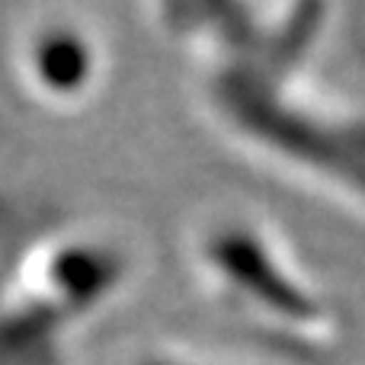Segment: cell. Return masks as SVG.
<instances>
[{
    "mask_svg": "<svg viewBox=\"0 0 365 365\" xmlns=\"http://www.w3.org/2000/svg\"><path fill=\"white\" fill-rule=\"evenodd\" d=\"M192 263L208 302L266 346L317 356L343 336L334 302L257 221L240 215L205 221L192 240Z\"/></svg>",
    "mask_w": 365,
    "mask_h": 365,
    "instance_id": "obj_1",
    "label": "cell"
},
{
    "mask_svg": "<svg viewBox=\"0 0 365 365\" xmlns=\"http://www.w3.org/2000/svg\"><path fill=\"white\" fill-rule=\"evenodd\" d=\"M119 279V250L106 240L90 234L42 240L0 289V349H55L51 340L106 302Z\"/></svg>",
    "mask_w": 365,
    "mask_h": 365,
    "instance_id": "obj_2",
    "label": "cell"
},
{
    "mask_svg": "<svg viewBox=\"0 0 365 365\" xmlns=\"http://www.w3.org/2000/svg\"><path fill=\"white\" fill-rule=\"evenodd\" d=\"M19 71L36 96L48 103L83 100L96 83V45L74 23H42L32 29L19 51Z\"/></svg>",
    "mask_w": 365,
    "mask_h": 365,
    "instance_id": "obj_3",
    "label": "cell"
},
{
    "mask_svg": "<svg viewBox=\"0 0 365 365\" xmlns=\"http://www.w3.org/2000/svg\"><path fill=\"white\" fill-rule=\"evenodd\" d=\"M138 365H212V362H199L195 356H186V353H151Z\"/></svg>",
    "mask_w": 365,
    "mask_h": 365,
    "instance_id": "obj_4",
    "label": "cell"
}]
</instances>
